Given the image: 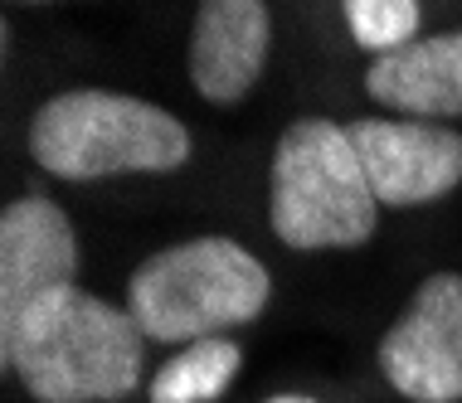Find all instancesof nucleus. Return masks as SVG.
Listing matches in <instances>:
<instances>
[{
	"label": "nucleus",
	"mask_w": 462,
	"mask_h": 403,
	"mask_svg": "<svg viewBox=\"0 0 462 403\" xmlns=\"http://www.w3.org/2000/svg\"><path fill=\"white\" fill-rule=\"evenodd\" d=\"M351 40L374 59L419 40V0H341Z\"/></svg>",
	"instance_id": "nucleus-11"
},
{
	"label": "nucleus",
	"mask_w": 462,
	"mask_h": 403,
	"mask_svg": "<svg viewBox=\"0 0 462 403\" xmlns=\"http://www.w3.org/2000/svg\"><path fill=\"white\" fill-rule=\"evenodd\" d=\"M79 238L69 214L49 195H20L0 214V345L20 331L40 297L73 287Z\"/></svg>",
	"instance_id": "nucleus-7"
},
{
	"label": "nucleus",
	"mask_w": 462,
	"mask_h": 403,
	"mask_svg": "<svg viewBox=\"0 0 462 403\" xmlns=\"http://www.w3.org/2000/svg\"><path fill=\"white\" fill-rule=\"evenodd\" d=\"M268 403H317V398H307V394H278V398H268Z\"/></svg>",
	"instance_id": "nucleus-12"
},
{
	"label": "nucleus",
	"mask_w": 462,
	"mask_h": 403,
	"mask_svg": "<svg viewBox=\"0 0 462 403\" xmlns=\"http://www.w3.org/2000/svg\"><path fill=\"white\" fill-rule=\"evenodd\" d=\"M244 370V345H234L229 335L195 340V345L176 350L146 384L152 403H215L224 389L239 380Z\"/></svg>",
	"instance_id": "nucleus-10"
},
{
	"label": "nucleus",
	"mask_w": 462,
	"mask_h": 403,
	"mask_svg": "<svg viewBox=\"0 0 462 403\" xmlns=\"http://www.w3.org/2000/svg\"><path fill=\"white\" fill-rule=\"evenodd\" d=\"M0 364L34 403H117L142 384L146 335L127 307L73 282L24 311L20 331L0 345Z\"/></svg>",
	"instance_id": "nucleus-1"
},
{
	"label": "nucleus",
	"mask_w": 462,
	"mask_h": 403,
	"mask_svg": "<svg viewBox=\"0 0 462 403\" xmlns=\"http://www.w3.org/2000/svg\"><path fill=\"white\" fill-rule=\"evenodd\" d=\"M273 297L268 268L244 243L219 234L185 238L152 253L127 282V311L146 340L195 345L263 316Z\"/></svg>",
	"instance_id": "nucleus-2"
},
{
	"label": "nucleus",
	"mask_w": 462,
	"mask_h": 403,
	"mask_svg": "<svg viewBox=\"0 0 462 403\" xmlns=\"http://www.w3.org/2000/svg\"><path fill=\"white\" fill-rule=\"evenodd\" d=\"M30 156L59 180L166 175L190 160V132L146 97L69 87L30 117Z\"/></svg>",
	"instance_id": "nucleus-3"
},
{
	"label": "nucleus",
	"mask_w": 462,
	"mask_h": 403,
	"mask_svg": "<svg viewBox=\"0 0 462 403\" xmlns=\"http://www.w3.org/2000/svg\"><path fill=\"white\" fill-rule=\"evenodd\" d=\"M374 360L409 403H462V272L423 277L404 316L380 335Z\"/></svg>",
	"instance_id": "nucleus-5"
},
{
	"label": "nucleus",
	"mask_w": 462,
	"mask_h": 403,
	"mask_svg": "<svg viewBox=\"0 0 462 403\" xmlns=\"http://www.w3.org/2000/svg\"><path fill=\"white\" fill-rule=\"evenodd\" d=\"M346 132L380 205L414 209L462 185V136L443 122L360 117Z\"/></svg>",
	"instance_id": "nucleus-6"
},
{
	"label": "nucleus",
	"mask_w": 462,
	"mask_h": 403,
	"mask_svg": "<svg viewBox=\"0 0 462 403\" xmlns=\"http://www.w3.org/2000/svg\"><path fill=\"white\" fill-rule=\"evenodd\" d=\"M268 0H199L190 24V83L205 103L229 107L254 93L268 69Z\"/></svg>",
	"instance_id": "nucleus-8"
},
{
	"label": "nucleus",
	"mask_w": 462,
	"mask_h": 403,
	"mask_svg": "<svg viewBox=\"0 0 462 403\" xmlns=\"http://www.w3.org/2000/svg\"><path fill=\"white\" fill-rule=\"evenodd\" d=\"M374 214L380 199L346 127L302 117L278 136L268 170V224L292 253L370 243Z\"/></svg>",
	"instance_id": "nucleus-4"
},
{
	"label": "nucleus",
	"mask_w": 462,
	"mask_h": 403,
	"mask_svg": "<svg viewBox=\"0 0 462 403\" xmlns=\"http://www.w3.org/2000/svg\"><path fill=\"white\" fill-rule=\"evenodd\" d=\"M10 5H49V0H10Z\"/></svg>",
	"instance_id": "nucleus-13"
},
{
	"label": "nucleus",
	"mask_w": 462,
	"mask_h": 403,
	"mask_svg": "<svg viewBox=\"0 0 462 403\" xmlns=\"http://www.w3.org/2000/svg\"><path fill=\"white\" fill-rule=\"evenodd\" d=\"M365 93L390 112H409L414 122L462 117V30L423 34V40L374 59Z\"/></svg>",
	"instance_id": "nucleus-9"
}]
</instances>
